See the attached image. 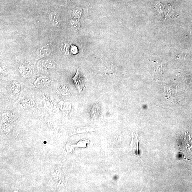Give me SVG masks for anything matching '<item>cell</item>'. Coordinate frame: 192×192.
<instances>
[{
  "label": "cell",
  "mask_w": 192,
  "mask_h": 192,
  "mask_svg": "<svg viewBox=\"0 0 192 192\" xmlns=\"http://www.w3.org/2000/svg\"><path fill=\"white\" fill-rule=\"evenodd\" d=\"M72 80H73L76 87L78 89L80 94L85 87L84 86H85V82L83 77L80 73L79 69H77L76 73L72 78Z\"/></svg>",
  "instance_id": "6da1fadb"
},
{
  "label": "cell",
  "mask_w": 192,
  "mask_h": 192,
  "mask_svg": "<svg viewBox=\"0 0 192 192\" xmlns=\"http://www.w3.org/2000/svg\"><path fill=\"white\" fill-rule=\"evenodd\" d=\"M139 142V137L137 133L136 132H133V139L130 146V151L133 155L141 159L138 152Z\"/></svg>",
  "instance_id": "7a4b0ae2"
},
{
  "label": "cell",
  "mask_w": 192,
  "mask_h": 192,
  "mask_svg": "<svg viewBox=\"0 0 192 192\" xmlns=\"http://www.w3.org/2000/svg\"><path fill=\"white\" fill-rule=\"evenodd\" d=\"M51 80L48 77L43 76L38 77L33 84V87L35 88H43L50 84Z\"/></svg>",
  "instance_id": "3957f363"
},
{
  "label": "cell",
  "mask_w": 192,
  "mask_h": 192,
  "mask_svg": "<svg viewBox=\"0 0 192 192\" xmlns=\"http://www.w3.org/2000/svg\"><path fill=\"white\" fill-rule=\"evenodd\" d=\"M51 50L48 44L44 45L37 49L36 54L37 56L40 58H43L50 55Z\"/></svg>",
  "instance_id": "277c9868"
},
{
  "label": "cell",
  "mask_w": 192,
  "mask_h": 192,
  "mask_svg": "<svg viewBox=\"0 0 192 192\" xmlns=\"http://www.w3.org/2000/svg\"><path fill=\"white\" fill-rule=\"evenodd\" d=\"M18 70L19 73L25 78H29L32 75L33 70L28 65H21L19 66Z\"/></svg>",
  "instance_id": "5b68a950"
},
{
  "label": "cell",
  "mask_w": 192,
  "mask_h": 192,
  "mask_svg": "<svg viewBox=\"0 0 192 192\" xmlns=\"http://www.w3.org/2000/svg\"><path fill=\"white\" fill-rule=\"evenodd\" d=\"M49 18L52 25L56 27L60 25V16L56 12H51L49 16Z\"/></svg>",
  "instance_id": "8992f818"
},
{
  "label": "cell",
  "mask_w": 192,
  "mask_h": 192,
  "mask_svg": "<svg viewBox=\"0 0 192 192\" xmlns=\"http://www.w3.org/2000/svg\"><path fill=\"white\" fill-rule=\"evenodd\" d=\"M41 64L43 68L50 69L55 67L56 62L53 59L47 58L43 60Z\"/></svg>",
  "instance_id": "52a82bcc"
},
{
  "label": "cell",
  "mask_w": 192,
  "mask_h": 192,
  "mask_svg": "<svg viewBox=\"0 0 192 192\" xmlns=\"http://www.w3.org/2000/svg\"><path fill=\"white\" fill-rule=\"evenodd\" d=\"M100 114L99 104H95L92 107L90 112L91 117L92 119H96L98 117Z\"/></svg>",
  "instance_id": "ba28073f"
},
{
  "label": "cell",
  "mask_w": 192,
  "mask_h": 192,
  "mask_svg": "<svg viewBox=\"0 0 192 192\" xmlns=\"http://www.w3.org/2000/svg\"><path fill=\"white\" fill-rule=\"evenodd\" d=\"M21 89L20 84L17 81H14L10 86V91L13 94H17L20 92Z\"/></svg>",
  "instance_id": "9c48e42d"
},
{
  "label": "cell",
  "mask_w": 192,
  "mask_h": 192,
  "mask_svg": "<svg viewBox=\"0 0 192 192\" xmlns=\"http://www.w3.org/2000/svg\"><path fill=\"white\" fill-rule=\"evenodd\" d=\"M24 103L25 105L26 106L32 109H34L36 107V104H35L34 100L31 99H28L24 100Z\"/></svg>",
  "instance_id": "30bf717a"
},
{
  "label": "cell",
  "mask_w": 192,
  "mask_h": 192,
  "mask_svg": "<svg viewBox=\"0 0 192 192\" xmlns=\"http://www.w3.org/2000/svg\"><path fill=\"white\" fill-rule=\"evenodd\" d=\"M70 26L71 29L75 31H78L80 27V23L78 21L72 20L70 21Z\"/></svg>",
  "instance_id": "8fae6325"
},
{
  "label": "cell",
  "mask_w": 192,
  "mask_h": 192,
  "mask_svg": "<svg viewBox=\"0 0 192 192\" xmlns=\"http://www.w3.org/2000/svg\"><path fill=\"white\" fill-rule=\"evenodd\" d=\"M82 14V9L79 8L75 9L73 11V14L75 17L76 18H80Z\"/></svg>",
  "instance_id": "7c38bea8"
},
{
  "label": "cell",
  "mask_w": 192,
  "mask_h": 192,
  "mask_svg": "<svg viewBox=\"0 0 192 192\" xmlns=\"http://www.w3.org/2000/svg\"><path fill=\"white\" fill-rule=\"evenodd\" d=\"M70 51L72 54H75L77 53V52H78V49H77L76 47L72 46L71 49H70Z\"/></svg>",
  "instance_id": "4fadbf2b"
}]
</instances>
